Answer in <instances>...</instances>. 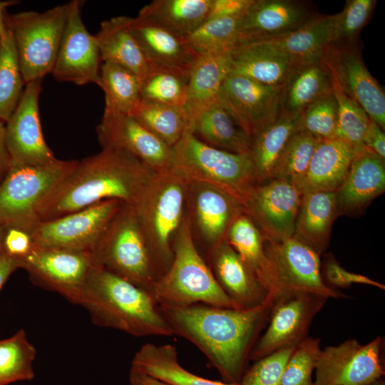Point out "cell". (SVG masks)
<instances>
[{
    "mask_svg": "<svg viewBox=\"0 0 385 385\" xmlns=\"http://www.w3.org/2000/svg\"><path fill=\"white\" fill-rule=\"evenodd\" d=\"M99 86L105 94V110L131 115L140 102V79L129 70L103 62Z\"/></svg>",
    "mask_w": 385,
    "mask_h": 385,
    "instance_id": "74e56055",
    "label": "cell"
},
{
    "mask_svg": "<svg viewBox=\"0 0 385 385\" xmlns=\"http://www.w3.org/2000/svg\"><path fill=\"white\" fill-rule=\"evenodd\" d=\"M6 228L0 225V255L3 252V244H4V237L5 234Z\"/></svg>",
    "mask_w": 385,
    "mask_h": 385,
    "instance_id": "91938a15",
    "label": "cell"
},
{
    "mask_svg": "<svg viewBox=\"0 0 385 385\" xmlns=\"http://www.w3.org/2000/svg\"><path fill=\"white\" fill-rule=\"evenodd\" d=\"M369 385H385V382L381 379H379Z\"/></svg>",
    "mask_w": 385,
    "mask_h": 385,
    "instance_id": "94428289",
    "label": "cell"
},
{
    "mask_svg": "<svg viewBox=\"0 0 385 385\" xmlns=\"http://www.w3.org/2000/svg\"><path fill=\"white\" fill-rule=\"evenodd\" d=\"M131 367L173 385H240L207 379L188 371L180 364L176 347L169 344L143 345L135 353Z\"/></svg>",
    "mask_w": 385,
    "mask_h": 385,
    "instance_id": "8d00e7d4",
    "label": "cell"
},
{
    "mask_svg": "<svg viewBox=\"0 0 385 385\" xmlns=\"http://www.w3.org/2000/svg\"><path fill=\"white\" fill-rule=\"evenodd\" d=\"M94 36L103 62L120 66L141 81L149 65L129 29L128 16H119L103 21Z\"/></svg>",
    "mask_w": 385,
    "mask_h": 385,
    "instance_id": "d6a6232c",
    "label": "cell"
},
{
    "mask_svg": "<svg viewBox=\"0 0 385 385\" xmlns=\"http://www.w3.org/2000/svg\"><path fill=\"white\" fill-rule=\"evenodd\" d=\"M128 25L149 66L190 73L197 56L183 38L138 16H128Z\"/></svg>",
    "mask_w": 385,
    "mask_h": 385,
    "instance_id": "d4e9b609",
    "label": "cell"
},
{
    "mask_svg": "<svg viewBox=\"0 0 385 385\" xmlns=\"http://www.w3.org/2000/svg\"><path fill=\"white\" fill-rule=\"evenodd\" d=\"M18 261L36 285L76 304L95 266L90 252L52 247H33Z\"/></svg>",
    "mask_w": 385,
    "mask_h": 385,
    "instance_id": "8fae6325",
    "label": "cell"
},
{
    "mask_svg": "<svg viewBox=\"0 0 385 385\" xmlns=\"http://www.w3.org/2000/svg\"><path fill=\"white\" fill-rule=\"evenodd\" d=\"M173 260L157 280L153 297L159 305L182 307L194 304L237 308L215 279L194 242L192 222L185 216L172 242Z\"/></svg>",
    "mask_w": 385,
    "mask_h": 385,
    "instance_id": "277c9868",
    "label": "cell"
},
{
    "mask_svg": "<svg viewBox=\"0 0 385 385\" xmlns=\"http://www.w3.org/2000/svg\"><path fill=\"white\" fill-rule=\"evenodd\" d=\"M333 93L338 106V138L355 153L365 148L363 138L371 119L364 110L334 83Z\"/></svg>",
    "mask_w": 385,
    "mask_h": 385,
    "instance_id": "f6af8a7d",
    "label": "cell"
},
{
    "mask_svg": "<svg viewBox=\"0 0 385 385\" xmlns=\"http://www.w3.org/2000/svg\"><path fill=\"white\" fill-rule=\"evenodd\" d=\"M123 204L107 200L40 222L31 234L33 246L92 252Z\"/></svg>",
    "mask_w": 385,
    "mask_h": 385,
    "instance_id": "30bf717a",
    "label": "cell"
},
{
    "mask_svg": "<svg viewBox=\"0 0 385 385\" xmlns=\"http://www.w3.org/2000/svg\"><path fill=\"white\" fill-rule=\"evenodd\" d=\"M356 44L332 43L323 61L334 83L384 130V91L367 69Z\"/></svg>",
    "mask_w": 385,
    "mask_h": 385,
    "instance_id": "2e32d148",
    "label": "cell"
},
{
    "mask_svg": "<svg viewBox=\"0 0 385 385\" xmlns=\"http://www.w3.org/2000/svg\"><path fill=\"white\" fill-rule=\"evenodd\" d=\"M301 198L302 194L295 186L272 179L257 185L243 207L265 241L279 242L292 237Z\"/></svg>",
    "mask_w": 385,
    "mask_h": 385,
    "instance_id": "d6986e66",
    "label": "cell"
},
{
    "mask_svg": "<svg viewBox=\"0 0 385 385\" xmlns=\"http://www.w3.org/2000/svg\"><path fill=\"white\" fill-rule=\"evenodd\" d=\"M172 149V167L189 182L214 186L242 205L259 184L249 153H236L210 146L190 132H187Z\"/></svg>",
    "mask_w": 385,
    "mask_h": 385,
    "instance_id": "8992f818",
    "label": "cell"
},
{
    "mask_svg": "<svg viewBox=\"0 0 385 385\" xmlns=\"http://www.w3.org/2000/svg\"><path fill=\"white\" fill-rule=\"evenodd\" d=\"M337 14L319 15L290 33L268 40L295 65L323 60L333 43Z\"/></svg>",
    "mask_w": 385,
    "mask_h": 385,
    "instance_id": "f546056e",
    "label": "cell"
},
{
    "mask_svg": "<svg viewBox=\"0 0 385 385\" xmlns=\"http://www.w3.org/2000/svg\"><path fill=\"white\" fill-rule=\"evenodd\" d=\"M33 247L29 232L16 227L6 228L3 249L8 255L19 260L26 257Z\"/></svg>",
    "mask_w": 385,
    "mask_h": 385,
    "instance_id": "816d5d0a",
    "label": "cell"
},
{
    "mask_svg": "<svg viewBox=\"0 0 385 385\" xmlns=\"http://www.w3.org/2000/svg\"><path fill=\"white\" fill-rule=\"evenodd\" d=\"M353 155L351 148L340 139L319 140L297 189L302 195L335 192L346 178Z\"/></svg>",
    "mask_w": 385,
    "mask_h": 385,
    "instance_id": "4316f807",
    "label": "cell"
},
{
    "mask_svg": "<svg viewBox=\"0 0 385 385\" xmlns=\"http://www.w3.org/2000/svg\"><path fill=\"white\" fill-rule=\"evenodd\" d=\"M91 253L95 266L152 294L160 274L133 205H122Z\"/></svg>",
    "mask_w": 385,
    "mask_h": 385,
    "instance_id": "52a82bcc",
    "label": "cell"
},
{
    "mask_svg": "<svg viewBox=\"0 0 385 385\" xmlns=\"http://www.w3.org/2000/svg\"><path fill=\"white\" fill-rule=\"evenodd\" d=\"M147 129L173 148L188 132L183 107L141 101L131 114Z\"/></svg>",
    "mask_w": 385,
    "mask_h": 385,
    "instance_id": "f35d334b",
    "label": "cell"
},
{
    "mask_svg": "<svg viewBox=\"0 0 385 385\" xmlns=\"http://www.w3.org/2000/svg\"><path fill=\"white\" fill-rule=\"evenodd\" d=\"M227 240L265 289L275 299L279 298L281 287L267 256L265 239L255 222L245 212L241 214L232 224L227 234Z\"/></svg>",
    "mask_w": 385,
    "mask_h": 385,
    "instance_id": "83f0119b",
    "label": "cell"
},
{
    "mask_svg": "<svg viewBox=\"0 0 385 385\" xmlns=\"http://www.w3.org/2000/svg\"><path fill=\"white\" fill-rule=\"evenodd\" d=\"M188 199L199 234L210 250L227 238L232 224L245 212L237 200L205 183L190 182Z\"/></svg>",
    "mask_w": 385,
    "mask_h": 385,
    "instance_id": "603a6c76",
    "label": "cell"
},
{
    "mask_svg": "<svg viewBox=\"0 0 385 385\" xmlns=\"http://www.w3.org/2000/svg\"><path fill=\"white\" fill-rule=\"evenodd\" d=\"M364 146L385 159V135L375 122L371 120L363 138Z\"/></svg>",
    "mask_w": 385,
    "mask_h": 385,
    "instance_id": "db71d44e",
    "label": "cell"
},
{
    "mask_svg": "<svg viewBox=\"0 0 385 385\" xmlns=\"http://www.w3.org/2000/svg\"><path fill=\"white\" fill-rule=\"evenodd\" d=\"M265 248L280 284L279 298L294 293L318 294L327 299L346 296L325 284L320 255L294 237L279 242L265 241Z\"/></svg>",
    "mask_w": 385,
    "mask_h": 385,
    "instance_id": "9a60e30c",
    "label": "cell"
},
{
    "mask_svg": "<svg viewBox=\"0 0 385 385\" xmlns=\"http://www.w3.org/2000/svg\"><path fill=\"white\" fill-rule=\"evenodd\" d=\"M296 346L279 349L256 360L245 371L240 385H282L284 369Z\"/></svg>",
    "mask_w": 385,
    "mask_h": 385,
    "instance_id": "681fc988",
    "label": "cell"
},
{
    "mask_svg": "<svg viewBox=\"0 0 385 385\" xmlns=\"http://www.w3.org/2000/svg\"><path fill=\"white\" fill-rule=\"evenodd\" d=\"M318 14L313 3L252 0L238 22L239 42L268 40L303 26Z\"/></svg>",
    "mask_w": 385,
    "mask_h": 385,
    "instance_id": "44dd1931",
    "label": "cell"
},
{
    "mask_svg": "<svg viewBox=\"0 0 385 385\" xmlns=\"http://www.w3.org/2000/svg\"><path fill=\"white\" fill-rule=\"evenodd\" d=\"M42 80L25 84L19 102L6 123V139L11 164L42 166L58 159L43 138L38 110Z\"/></svg>",
    "mask_w": 385,
    "mask_h": 385,
    "instance_id": "ac0fdd59",
    "label": "cell"
},
{
    "mask_svg": "<svg viewBox=\"0 0 385 385\" xmlns=\"http://www.w3.org/2000/svg\"><path fill=\"white\" fill-rule=\"evenodd\" d=\"M189 183L173 167L155 173L133 205L160 277L173 260L172 242L185 217Z\"/></svg>",
    "mask_w": 385,
    "mask_h": 385,
    "instance_id": "5b68a950",
    "label": "cell"
},
{
    "mask_svg": "<svg viewBox=\"0 0 385 385\" xmlns=\"http://www.w3.org/2000/svg\"><path fill=\"white\" fill-rule=\"evenodd\" d=\"M376 4L375 0L346 1L337 14L332 43H356L358 36L366 25Z\"/></svg>",
    "mask_w": 385,
    "mask_h": 385,
    "instance_id": "c3c4849f",
    "label": "cell"
},
{
    "mask_svg": "<svg viewBox=\"0 0 385 385\" xmlns=\"http://www.w3.org/2000/svg\"><path fill=\"white\" fill-rule=\"evenodd\" d=\"M5 124L0 120V183L11 166V158L6 144Z\"/></svg>",
    "mask_w": 385,
    "mask_h": 385,
    "instance_id": "11a10c76",
    "label": "cell"
},
{
    "mask_svg": "<svg viewBox=\"0 0 385 385\" xmlns=\"http://www.w3.org/2000/svg\"><path fill=\"white\" fill-rule=\"evenodd\" d=\"M334 81L322 61L295 65L284 85L283 113H299L333 92Z\"/></svg>",
    "mask_w": 385,
    "mask_h": 385,
    "instance_id": "e575fe53",
    "label": "cell"
},
{
    "mask_svg": "<svg viewBox=\"0 0 385 385\" xmlns=\"http://www.w3.org/2000/svg\"><path fill=\"white\" fill-rule=\"evenodd\" d=\"M25 83L11 33L0 38V120L6 123L22 96Z\"/></svg>",
    "mask_w": 385,
    "mask_h": 385,
    "instance_id": "ab89813d",
    "label": "cell"
},
{
    "mask_svg": "<svg viewBox=\"0 0 385 385\" xmlns=\"http://www.w3.org/2000/svg\"><path fill=\"white\" fill-rule=\"evenodd\" d=\"M328 299L309 293H294L275 299L267 328L250 354L257 360L279 349L296 346L307 337L314 317Z\"/></svg>",
    "mask_w": 385,
    "mask_h": 385,
    "instance_id": "4fadbf2b",
    "label": "cell"
},
{
    "mask_svg": "<svg viewBox=\"0 0 385 385\" xmlns=\"http://www.w3.org/2000/svg\"><path fill=\"white\" fill-rule=\"evenodd\" d=\"M325 284L330 288L348 287L353 284H364L385 289V286L362 274L348 272L342 268L332 255L324 260L323 273Z\"/></svg>",
    "mask_w": 385,
    "mask_h": 385,
    "instance_id": "f907efd6",
    "label": "cell"
},
{
    "mask_svg": "<svg viewBox=\"0 0 385 385\" xmlns=\"http://www.w3.org/2000/svg\"><path fill=\"white\" fill-rule=\"evenodd\" d=\"M274 301L270 297L246 309L202 303L159 307L174 334L195 345L225 382L240 383Z\"/></svg>",
    "mask_w": 385,
    "mask_h": 385,
    "instance_id": "6da1fadb",
    "label": "cell"
},
{
    "mask_svg": "<svg viewBox=\"0 0 385 385\" xmlns=\"http://www.w3.org/2000/svg\"><path fill=\"white\" fill-rule=\"evenodd\" d=\"M301 130V113H283L251 137L250 156L258 183L272 179L277 163L289 139Z\"/></svg>",
    "mask_w": 385,
    "mask_h": 385,
    "instance_id": "1f68e13d",
    "label": "cell"
},
{
    "mask_svg": "<svg viewBox=\"0 0 385 385\" xmlns=\"http://www.w3.org/2000/svg\"><path fill=\"white\" fill-rule=\"evenodd\" d=\"M229 55L230 73L267 86H284L294 67L284 53L268 41L238 43Z\"/></svg>",
    "mask_w": 385,
    "mask_h": 385,
    "instance_id": "484cf974",
    "label": "cell"
},
{
    "mask_svg": "<svg viewBox=\"0 0 385 385\" xmlns=\"http://www.w3.org/2000/svg\"><path fill=\"white\" fill-rule=\"evenodd\" d=\"M68 14V3L40 13L6 14L25 84L51 73Z\"/></svg>",
    "mask_w": 385,
    "mask_h": 385,
    "instance_id": "9c48e42d",
    "label": "cell"
},
{
    "mask_svg": "<svg viewBox=\"0 0 385 385\" xmlns=\"http://www.w3.org/2000/svg\"><path fill=\"white\" fill-rule=\"evenodd\" d=\"M189 74L149 66L140 81L141 99L168 106L184 107Z\"/></svg>",
    "mask_w": 385,
    "mask_h": 385,
    "instance_id": "b9f144b4",
    "label": "cell"
},
{
    "mask_svg": "<svg viewBox=\"0 0 385 385\" xmlns=\"http://www.w3.org/2000/svg\"><path fill=\"white\" fill-rule=\"evenodd\" d=\"M336 217L334 192L304 193L292 237L320 255L327 248Z\"/></svg>",
    "mask_w": 385,
    "mask_h": 385,
    "instance_id": "4dcf8cb0",
    "label": "cell"
},
{
    "mask_svg": "<svg viewBox=\"0 0 385 385\" xmlns=\"http://www.w3.org/2000/svg\"><path fill=\"white\" fill-rule=\"evenodd\" d=\"M211 0H155L137 16L185 38L206 21Z\"/></svg>",
    "mask_w": 385,
    "mask_h": 385,
    "instance_id": "d590c367",
    "label": "cell"
},
{
    "mask_svg": "<svg viewBox=\"0 0 385 385\" xmlns=\"http://www.w3.org/2000/svg\"><path fill=\"white\" fill-rule=\"evenodd\" d=\"M16 1H0V38L4 37L7 33V27L6 25V9L8 6L16 4Z\"/></svg>",
    "mask_w": 385,
    "mask_h": 385,
    "instance_id": "680465c9",
    "label": "cell"
},
{
    "mask_svg": "<svg viewBox=\"0 0 385 385\" xmlns=\"http://www.w3.org/2000/svg\"><path fill=\"white\" fill-rule=\"evenodd\" d=\"M188 132L210 146L236 153H250V137L217 99L195 115Z\"/></svg>",
    "mask_w": 385,
    "mask_h": 385,
    "instance_id": "836d02e7",
    "label": "cell"
},
{
    "mask_svg": "<svg viewBox=\"0 0 385 385\" xmlns=\"http://www.w3.org/2000/svg\"><path fill=\"white\" fill-rule=\"evenodd\" d=\"M209 262L208 265L219 285L239 309L256 307L273 297L242 260L227 238L209 251Z\"/></svg>",
    "mask_w": 385,
    "mask_h": 385,
    "instance_id": "cb8c5ba5",
    "label": "cell"
},
{
    "mask_svg": "<svg viewBox=\"0 0 385 385\" xmlns=\"http://www.w3.org/2000/svg\"><path fill=\"white\" fill-rule=\"evenodd\" d=\"M384 190V159L364 148L354 153L346 178L334 192L336 216L359 213Z\"/></svg>",
    "mask_w": 385,
    "mask_h": 385,
    "instance_id": "7402d4cb",
    "label": "cell"
},
{
    "mask_svg": "<svg viewBox=\"0 0 385 385\" xmlns=\"http://www.w3.org/2000/svg\"><path fill=\"white\" fill-rule=\"evenodd\" d=\"M78 160H61L42 166L11 164L0 183V225L31 234L40 222L41 207Z\"/></svg>",
    "mask_w": 385,
    "mask_h": 385,
    "instance_id": "ba28073f",
    "label": "cell"
},
{
    "mask_svg": "<svg viewBox=\"0 0 385 385\" xmlns=\"http://www.w3.org/2000/svg\"><path fill=\"white\" fill-rule=\"evenodd\" d=\"M252 0H211L206 20L219 18L240 17Z\"/></svg>",
    "mask_w": 385,
    "mask_h": 385,
    "instance_id": "f5cc1de1",
    "label": "cell"
},
{
    "mask_svg": "<svg viewBox=\"0 0 385 385\" xmlns=\"http://www.w3.org/2000/svg\"><path fill=\"white\" fill-rule=\"evenodd\" d=\"M320 342L307 337L297 345L284 369L282 385H314L312 376L322 351Z\"/></svg>",
    "mask_w": 385,
    "mask_h": 385,
    "instance_id": "7dc6e473",
    "label": "cell"
},
{
    "mask_svg": "<svg viewBox=\"0 0 385 385\" xmlns=\"http://www.w3.org/2000/svg\"><path fill=\"white\" fill-rule=\"evenodd\" d=\"M230 72L229 51L210 52L197 56L189 73L187 99L183 107L189 127L200 110L217 101L222 83Z\"/></svg>",
    "mask_w": 385,
    "mask_h": 385,
    "instance_id": "f1b7e54d",
    "label": "cell"
},
{
    "mask_svg": "<svg viewBox=\"0 0 385 385\" xmlns=\"http://www.w3.org/2000/svg\"><path fill=\"white\" fill-rule=\"evenodd\" d=\"M284 86H267L230 73L217 101L250 137L283 113Z\"/></svg>",
    "mask_w": 385,
    "mask_h": 385,
    "instance_id": "7c38bea8",
    "label": "cell"
},
{
    "mask_svg": "<svg viewBox=\"0 0 385 385\" xmlns=\"http://www.w3.org/2000/svg\"><path fill=\"white\" fill-rule=\"evenodd\" d=\"M19 268L18 260L8 255L4 250L0 255V289L9 276Z\"/></svg>",
    "mask_w": 385,
    "mask_h": 385,
    "instance_id": "6f0895ef",
    "label": "cell"
},
{
    "mask_svg": "<svg viewBox=\"0 0 385 385\" xmlns=\"http://www.w3.org/2000/svg\"><path fill=\"white\" fill-rule=\"evenodd\" d=\"M36 351L24 330L0 340V385L34 378L33 361Z\"/></svg>",
    "mask_w": 385,
    "mask_h": 385,
    "instance_id": "60d3db41",
    "label": "cell"
},
{
    "mask_svg": "<svg viewBox=\"0 0 385 385\" xmlns=\"http://www.w3.org/2000/svg\"><path fill=\"white\" fill-rule=\"evenodd\" d=\"M96 133L102 148L123 150L156 173L172 167V148L132 115L104 109Z\"/></svg>",
    "mask_w": 385,
    "mask_h": 385,
    "instance_id": "ffe728a7",
    "label": "cell"
},
{
    "mask_svg": "<svg viewBox=\"0 0 385 385\" xmlns=\"http://www.w3.org/2000/svg\"><path fill=\"white\" fill-rule=\"evenodd\" d=\"M78 304L101 327L138 337L174 334L150 293L101 267L92 270Z\"/></svg>",
    "mask_w": 385,
    "mask_h": 385,
    "instance_id": "3957f363",
    "label": "cell"
},
{
    "mask_svg": "<svg viewBox=\"0 0 385 385\" xmlns=\"http://www.w3.org/2000/svg\"><path fill=\"white\" fill-rule=\"evenodd\" d=\"M301 130L319 140L338 138V106L333 92L314 101L301 112Z\"/></svg>",
    "mask_w": 385,
    "mask_h": 385,
    "instance_id": "bcb514c9",
    "label": "cell"
},
{
    "mask_svg": "<svg viewBox=\"0 0 385 385\" xmlns=\"http://www.w3.org/2000/svg\"><path fill=\"white\" fill-rule=\"evenodd\" d=\"M83 4L79 0L68 3L66 26L51 73L58 81L99 86L102 60L95 36L83 24Z\"/></svg>",
    "mask_w": 385,
    "mask_h": 385,
    "instance_id": "e0dca14e",
    "label": "cell"
},
{
    "mask_svg": "<svg viewBox=\"0 0 385 385\" xmlns=\"http://www.w3.org/2000/svg\"><path fill=\"white\" fill-rule=\"evenodd\" d=\"M156 172L130 154L102 148L78 160L43 202L40 222L51 220L107 200L134 205Z\"/></svg>",
    "mask_w": 385,
    "mask_h": 385,
    "instance_id": "7a4b0ae2",
    "label": "cell"
},
{
    "mask_svg": "<svg viewBox=\"0 0 385 385\" xmlns=\"http://www.w3.org/2000/svg\"><path fill=\"white\" fill-rule=\"evenodd\" d=\"M319 140L304 130L297 132L282 151L274 168L272 179L285 181L297 188Z\"/></svg>",
    "mask_w": 385,
    "mask_h": 385,
    "instance_id": "ee69618b",
    "label": "cell"
},
{
    "mask_svg": "<svg viewBox=\"0 0 385 385\" xmlns=\"http://www.w3.org/2000/svg\"><path fill=\"white\" fill-rule=\"evenodd\" d=\"M383 339L363 345L349 339L322 349L316 366L314 385H369L381 379Z\"/></svg>",
    "mask_w": 385,
    "mask_h": 385,
    "instance_id": "5bb4252c",
    "label": "cell"
},
{
    "mask_svg": "<svg viewBox=\"0 0 385 385\" xmlns=\"http://www.w3.org/2000/svg\"><path fill=\"white\" fill-rule=\"evenodd\" d=\"M129 381L130 385H173L133 367L130 371Z\"/></svg>",
    "mask_w": 385,
    "mask_h": 385,
    "instance_id": "9f6ffc18",
    "label": "cell"
},
{
    "mask_svg": "<svg viewBox=\"0 0 385 385\" xmlns=\"http://www.w3.org/2000/svg\"><path fill=\"white\" fill-rule=\"evenodd\" d=\"M240 17L206 20L183 38L197 56L210 52L230 51L239 42L237 29Z\"/></svg>",
    "mask_w": 385,
    "mask_h": 385,
    "instance_id": "7bdbcfd3",
    "label": "cell"
}]
</instances>
